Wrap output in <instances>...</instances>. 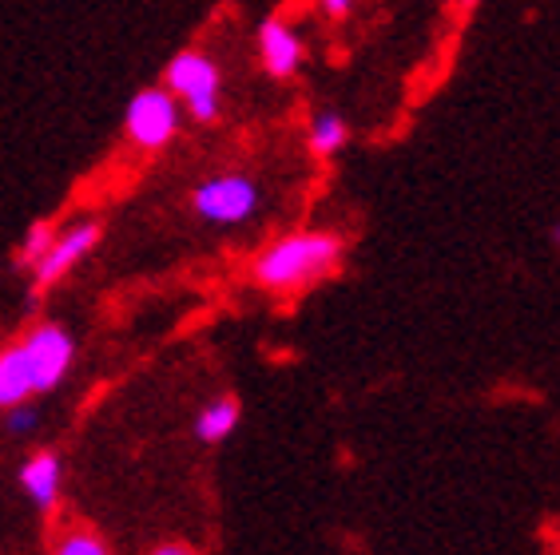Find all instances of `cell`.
<instances>
[{
	"mask_svg": "<svg viewBox=\"0 0 560 555\" xmlns=\"http://www.w3.org/2000/svg\"><path fill=\"white\" fill-rule=\"evenodd\" d=\"M342 250V238L330 231H291L255 255L250 282L270 294H294V290H306L335 274Z\"/></svg>",
	"mask_w": 560,
	"mask_h": 555,
	"instance_id": "1",
	"label": "cell"
},
{
	"mask_svg": "<svg viewBox=\"0 0 560 555\" xmlns=\"http://www.w3.org/2000/svg\"><path fill=\"white\" fill-rule=\"evenodd\" d=\"M163 87L179 99V107H187V116L195 123H215L219 111H223V72L199 48H184L167 60Z\"/></svg>",
	"mask_w": 560,
	"mask_h": 555,
	"instance_id": "2",
	"label": "cell"
},
{
	"mask_svg": "<svg viewBox=\"0 0 560 555\" xmlns=\"http://www.w3.org/2000/svg\"><path fill=\"white\" fill-rule=\"evenodd\" d=\"M262 191L259 182L250 175L226 172V175H211L191 191V211L211 226H238L247 223L250 214L259 211Z\"/></svg>",
	"mask_w": 560,
	"mask_h": 555,
	"instance_id": "3",
	"label": "cell"
},
{
	"mask_svg": "<svg viewBox=\"0 0 560 555\" xmlns=\"http://www.w3.org/2000/svg\"><path fill=\"white\" fill-rule=\"evenodd\" d=\"M124 131L140 151H163L179 135V99L167 87H143L124 111Z\"/></svg>",
	"mask_w": 560,
	"mask_h": 555,
	"instance_id": "4",
	"label": "cell"
},
{
	"mask_svg": "<svg viewBox=\"0 0 560 555\" xmlns=\"http://www.w3.org/2000/svg\"><path fill=\"white\" fill-rule=\"evenodd\" d=\"M21 345L28 353V365H33L36 393H52L75 362V338L65 326H56V321H40V326L24 333Z\"/></svg>",
	"mask_w": 560,
	"mask_h": 555,
	"instance_id": "5",
	"label": "cell"
},
{
	"mask_svg": "<svg viewBox=\"0 0 560 555\" xmlns=\"http://www.w3.org/2000/svg\"><path fill=\"white\" fill-rule=\"evenodd\" d=\"M96 243H100V223H72V226H65L60 235H56V243L48 246V255L40 258L33 267V282L40 290H48V286H56L65 274H72L80 262H84L92 250H96Z\"/></svg>",
	"mask_w": 560,
	"mask_h": 555,
	"instance_id": "6",
	"label": "cell"
},
{
	"mask_svg": "<svg viewBox=\"0 0 560 555\" xmlns=\"http://www.w3.org/2000/svg\"><path fill=\"white\" fill-rule=\"evenodd\" d=\"M259 60L267 68V75L291 80L302 68V60H306V44H302V36L294 33L291 24L270 16V21L259 24Z\"/></svg>",
	"mask_w": 560,
	"mask_h": 555,
	"instance_id": "7",
	"label": "cell"
},
{
	"mask_svg": "<svg viewBox=\"0 0 560 555\" xmlns=\"http://www.w3.org/2000/svg\"><path fill=\"white\" fill-rule=\"evenodd\" d=\"M21 488L24 496L40 508V512H52L56 500H60V488H65V460L52 449H36L33 457L21 464Z\"/></svg>",
	"mask_w": 560,
	"mask_h": 555,
	"instance_id": "8",
	"label": "cell"
},
{
	"mask_svg": "<svg viewBox=\"0 0 560 555\" xmlns=\"http://www.w3.org/2000/svg\"><path fill=\"white\" fill-rule=\"evenodd\" d=\"M28 397H36L33 381V365H28V353L24 345H4L0 350V409L24 405Z\"/></svg>",
	"mask_w": 560,
	"mask_h": 555,
	"instance_id": "9",
	"label": "cell"
},
{
	"mask_svg": "<svg viewBox=\"0 0 560 555\" xmlns=\"http://www.w3.org/2000/svg\"><path fill=\"white\" fill-rule=\"evenodd\" d=\"M238 421H243V405H238L235 397H211L199 409V416H195V437L203 440V445H223L238 428Z\"/></svg>",
	"mask_w": 560,
	"mask_h": 555,
	"instance_id": "10",
	"label": "cell"
},
{
	"mask_svg": "<svg viewBox=\"0 0 560 555\" xmlns=\"http://www.w3.org/2000/svg\"><path fill=\"white\" fill-rule=\"evenodd\" d=\"M346 139H350V128H346V119L338 116V111H330V107L314 111L311 123H306V147H311V155H318V160L338 155V151L346 147Z\"/></svg>",
	"mask_w": 560,
	"mask_h": 555,
	"instance_id": "11",
	"label": "cell"
},
{
	"mask_svg": "<svg viewBox=\"0 0 560 555\" xmlns=\"http://www.w3.org/2000/svg\"><path fill=\"white\" fill-rule=\"evenodd\" d=\"M48 555H112V547H108V540L100 532H92V528H68Z\"/></svg>",
	"mask_w": 560,
	"mask_h": 555,
	"instance_id": "12",
	"label": "cell"
},
{
	"mask_svg": "<svg viewBox=\"0 0 560 555\" xmlns=\"http://www.w3.org/2000/svg\"><path fill=\"white\" fill-rule=\"evenodd\" d=\"M56 235H60V231H56V223H48V219L33 223L28 231H24V238H21V255H16V262L33 270L36 262H40V258L48 255V246L56 243Z\"/></svg>",
	"mask_w": 560,
	"mask_h": 555,
	"instance_id": "13",
	"label": "cell"
},
{
	"mask_svg": "<svg viewBox=\"0 0 560 555\" xmlns=\"http://www.w3.org/2000/svg\"><path fill=\"white\" fill-rule=\"evenodd\" d=\"M36 421H40V416H36V409L28 405V401H24V405L4 409V428H9V433H16V437H24V433H33Z\"/></svg>",
	"mask_w": 560,
	"mask_h": 555,
	"instance_id": "14",
	"label": "cell"
},
{
	"mask_svg": "<svg viewBox=\"0 0 560 555\" xmlns=\"http://www.w3.org/2000/svg\"><path fill=\"white\" fill-rule=\"evenodd\" d=\"M314 4H318V12L330 16V21H346V16L354 12V0H314Z\"/></svg>",
	"mask_w": 560,
	"mask_h": 555,
	"instance_id": "15",
	"label": "cell"
},
{
	"mask_svg": "<svg viewBox=\"0 0 560 555\" xmlns=\"http://www.w3.org/2000/svg\"><path fill=\"white\" fill-rule=\"evenodd\" d=\"M148 555H199V552H195L191 544H175V540H172V544H155Z\"/></svg>",
	"mask_w": 560,
	"mask_h": 555,
	"instance_id": "16",
	"label": "cell"
},
{
	"mask_svg": "<svg viewBox=\"0 0 560 555\" xmlns=\"http://www.w3.org/2000/svg\"><path fill=\"white\" fill-rule=\"evenodd\" d=\"M552 243H557V250H560V223L552 226Z\"/></svg>",
	"mask_w": 560,
	"mask_h": 555,
	"instance_id": "17",
	"label": "cell"
}]
</instances>
